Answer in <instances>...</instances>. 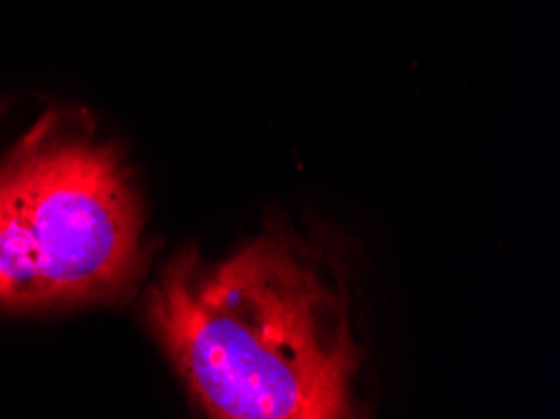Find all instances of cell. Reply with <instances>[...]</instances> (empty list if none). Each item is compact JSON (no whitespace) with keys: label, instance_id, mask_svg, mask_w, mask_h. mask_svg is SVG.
I'll return each mask as SVG.
<instances>
[{"label":"cell","instance_id":"cell-1","mask_svg":"<svg viewBox=\"0 0 560 419\" xmlns=\"http://www.w3.org/2000/svg\"><path fill=\"white\" fill-rule=\"evenodd\" d=\"M147 314L211 417H352L362 352L342 277L300 236L275 231L219 264L182 252Z\"/></svg>","mask_w":560,"mask_h":419},{"label":"cell","instance_id":"cell-2","mask_svg":"<svg viewBox=\"0 0 560 419\" xmlns=\"http://www.w3.org/2000/svg\"><path fill=\"white\" fill-rule=\"evenodd\" d=\"M141 224L118 151L40 121L0 164V306L121 294L141 269Z\"/></svg>","mask_w":560,"mask_h":419}]
</instances>
